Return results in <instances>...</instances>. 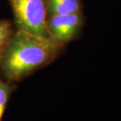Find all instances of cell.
<instances>
[{
    "label": "cell",
    "mask_w": 121,
    "mask_h": 121,
    "mask_svg": "<svg viewBox=\"0 0 121 121\" xmlns=\"http://www.w3.org/2000/svg\"><path fill=\"white\" fill-rule=\"evenodd\" d=\"M63 48L49 38L17 30L0 55V72L9 83L19 82L53 61Z\"/></svg>",
    "instance_id": "6da1fadb"
},
{
    "label": "cell",
    "mask_w": 121,
    "mask_h": 121,
    "mask_svg": "<svg viewBox=\"0 0 121 121\" xmlns=\"http://www.w3.org/2000/svg\"><path fill=\"white\" fill-rule=\"evenodd\" d=\"M17 30L48 38L46 0H9Z\"/></svg>",
    "instance_id": "7a4b0ae2"
},
{
    "label": "cell",
    "mask_w": 121,
    "mask_h": 121,
    "mask_svg": "<svg viewBox=\"0 0 121 121\" xmlns=\"http://www.w3.org/2000/svg\"><path fill=\"white\" fill-rule=\"evenodd\" d=\"M84 20L81 11L47 17L46 26L48 38L63 47L78 36L83 27Z\"/></svg>",
    "instance_id": "3957f363"
},
{
    "label": "cell",
    "mask_w": 121,
    "mask_h": 121,
    "mask_svg": "<svg viewBox=\"0 0 121 121\" xmlns=\"http://www.w3.org/2000/svg\"><path fill=\"white\" fill-rule=\"evenodd\" d=\"M47 17L81 11V0H46Z\"/></svg>",
    "instance_id": "277c9868"
},
{
    "label": "cell",
    "mask_w": 121,
    "mask_h": 121,
    "mask_svg": "<svg viewBox=\"0 0 121 121\" xmlns=\"http://www.w3.org/2000/svg\"><path fill=\"white\" fill-rule=\"evenodd\" d=\"M15 89V87L7 81H4L0 78V121L6 109L9 98Z\"/></svg>",
    "instance_id": "5b68a950"
},
{
    "label": "cell",
    "mask_w": 121,
    "mask_h": 121,
    "mask_svg": "<svg viewBox=\"0 0 121 121\" xmlns=\"http://www.w3.org/2000/svg\"><path fill=\"white\" fill-rule=\"evenodd\" d=\"M13 33L12 24L6 20H0V55Z\"/></svg>",
    "instance_id": "8992f818"
}]
</instances>
